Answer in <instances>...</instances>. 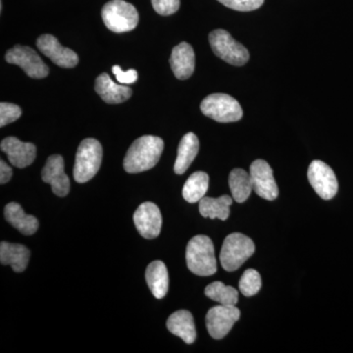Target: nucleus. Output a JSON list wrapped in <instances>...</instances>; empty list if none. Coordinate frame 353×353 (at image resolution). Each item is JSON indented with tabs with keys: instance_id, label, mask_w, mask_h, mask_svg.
I'll use <instances>...</instances> for the list:
<instances>
[{
	"instance_id": "obj_1",
	"label": "nucleus",
	"mask_w": 353,
	"mask_h": 353,
	"mask_svg": "<svg viewBox=\"0 0 353 353\" xmlns=\"http://www.w3.org/2000/svg\"><path fill=\"white\" fill-rule=\"evenodd\" d=\"M164 150L163 139L143 136L132 143L124 159V169L130 174L141 173L153 168Z\"/></svg>"
},
{
	"instance_id": "obj_2",
	"label": "nucleus",
	"mask_w": 353,
	"mask_h": 353,
	"mask_svg": "<svg viewBox=\"0 0 353 353\" xmlns=\"http://www.w3.org/2000/svg\"><path fill=\"white\" fill-rule=\"evenodd\" d=\"M188 268L194 275L208 277L217 272L214 245L206 236H196L189 241L185 252Z\"/></svg>"
},
{
	"instance_id": "obj_3",
	"label": "nucleus",
	"mask_w": 353,
	"mask_h": 353,
	"mask_svg": "<svg viewBox=\"0 0 353 353\" xmlns=\"http://www.w3.org/2000/svg\"><path fill=\"white\" fill-rule=\"evenodd\" d=\"M102 146L94 139H83L77 150L74 179L77 183H83L92 180L99 168L102 161Z\"/></svg>"
},
{
	"instance_id": "obj_4",
	"label": "nucleus",
	"mask_w": 353,
	"mask_h": 353,
	"mask_svg": "<svg viewBox=\"0 0 353 353\" xmlns=\"http://www.w3.org/2000/svg\"><path fill=\"white\" fill-rule=\"evenodd\" d=\"M254 252L255 245L252 239L240 233L229 234L221 250V265L228 272L238 270Z\"/></svg>"
},
{
	"instance_id": "obj_5",
	"label": "nucleus",
	"mask_w": 353,
	"mask_h": 353,
	"mask_svg": "<svg viewBox=\"0 0 353 353\" xmlns=\"http://www.w3.org/2000/svg\"><path fill=\"white\" fill-rule=\"evenodd\" d=\"M102 20L111 32L132 31L138 26L139 13L136 7L124 0H111L103 6Z\"/></svg>"
},
{
	"instance_id": "obj_6",
	"label": "nucleus",
	"mask_w": 353,
	"mask_h": 353,
	"mask_svg": "<svg viewBox=\"0 0 353 353\" xmlns=\"http://www.w3.org/2000/svg\"><path fill=\"white\" fill-rule=\"evenodd\" d=\"M201 109L204 115L219 123L238 122L243 114L239 101L225 94L208 95L202 101Z\"/></svg>"
},
{
	"instance_id": "obj_7",
	"label": "nucleus",
	"mask_w": 353,
	"mask_h": 353,
	"mask_svg": "<svg viewBox=\"0 0 353 353\" xmlns=\"http://www.w3.org/2000/svg\"><path fill=\"white\" fill-rule=\"evenodd\" d=\"M209 43L215 55L234 66H243L250 60V52L225 30H215L209 34Z\"/></svg>"
},
{
	"instance_id": "obj_8",
	"label": "nucleus",
	"mask_w": 353,
	"mask_h": 353,
	"mask_svg": "<svg viewBox=\"0 0 353 353\" xmlns=\"http://www.w3.org/2000/svg\"><path fill=\"white\" fill-rule=\"evenodd\" d=\"M6 59L8 63L21 67L32 79L46 78L50 72L38 53L29 46H14L7 51Z\"/></svg>"
},
{
	"instance_id": "obj_9",
	"label": "nucleus",
	"mask_w": 353,
	"mask_h": 353,
	"mask_svg": "<svg viewBox=\"0 0 353 353\" xmlns=\"http://www.w3.org/2000/svg\"><path fill=\"white\" fill-rule=\"evenodd\" d=\"M241 317L240 309L236 305H220L212 307L206 314V328L215 340L225 338Z\"/></svg>"
},
{
	"instance_id": "obj_10",
	"label": "nucleus",
	"mask_w": 353,
	"mask_h": 353,
	"mask_svg": "<svg viewBox=\"0 0 353 353\" xmlns=\"http://www.w3.org/2000/svg\"><path fill=\"white\" fill-rule=\"evenodd\" d=\"M308 180L316 194L325 201L333 199L338 192L336 176L331 167L320 160H314L309 165Z\"/></svg>"
},
{
	"instance_id": "obj_11",
	"label": "nucleus",
	"mask_w": 353,
	"mask_h": 353,
	"mask_svg": "<svg viewBox=\"0 0 353 353\" xmlns=\"http://www.w3.org/2000/svg\"><path fill=\"white\" fill-rule=\"evenodd\" d=\"M253 190L266 201H275L279 196V189L270 165L264 160H255L250 165Z\"/></svg>"
},
{
	"instance_id": "obj_12",
	"label": "nucleus",
	"mask_w": 353,
	"mask_h": 353,
	"mask_svg": "<svg viewBox=\"0 0 353 353\" xmlns=\"http://www.w3.org/2000/svg\"><path fill=\"white\" fill-rule=\"evenodd\" d=\"M134 222L139 233L146 240L157 238L161 232V212L153 202H145L139 206L134 214Z\"/></svg>"
},
{
	"instance_id": "obj_13",
	"label": "nucleus",
	"mask_w": 353,
	"mask_h": 353,
	"mask_svg": "<svg viewBox=\"0 0 353 353\" xmlns=\"http://www.w3.org/2000/svg\"><path fill=\"white\" fill-rule=\"evenodd\" d=\"M37 46L53 63L62 68H74L79 63L78 54L70 48H64L51 34H43L37 41Z\"/></svg>"
},
{
	"instance_id": "obj_14",
	"label": "nucleus",
	"mask_w": 353,
	"mask_h": 353,
	"mask_svg": "<svg viewBox=\"0 0 353 353\" xmlns=\"http://www.w3.org/2000/svg\"><path fill=\"white\" fill-rule=\"evenodd\" d=\"M44 183H50L52 192L57 196L64 197L70 192V180L64 172V159L61 155L54 154L48 157L46 166L41 171Z\"/></svg>"
},
{
	"instance_id": "obj_15",
	"label": "nucleus",
	"mask_w": 353,
	"mask_h": 353,
	"mask_svg": "<svg viewBox=\"0 0 353 353\" xmlns=\"http://www.w3.org/2000/svg\"><path fill=\"white\" fill-rule=\"evenodd\" d=\"M0 148L8 157L10 163L17 168L30 166L36 159V145L32 143H23L15 137L4 139Z\"/></svg>"
},
{
	"instance_id": "obj_16",
	"label": "nucleus",
	"mask_w": 353,
	"mask_h": 353,
	"mask_svg": "<svg viewBox=\"0 0 353 353\" xmlns=\"http://www.w3.org/2000/svg\"><path fill=\"white\" fill-rule=\"evenodd\" d=\"M171 68L179 80H187L194 74L196 67V55L194 48L188 43H181L172 50Z\"/></svg>"
},
{
	"instance_id": "obj_17",
	"label": "nucleus",
	"mask_w": 353,
	"mask_h": 353,
	"mask_svg": "<svg viewBox=\"0 0 353 353\" xmlns=\"http://www.w3.org/2000/svg\"><path fill=\"white\" fill-rule=\"evenodd\" d=\"M167 329L172 334L182 339L188 345H192L196 340V330L194 316L190 311L179 310L167 320Z\"/></svg>"
},
{
	"instance_id": "obj_18",
	"label": "nucleus",
	"mask_w": 353,
	"mask_h": 353,
	"mask_svg": "<svg viewBox=\"0 0 353 353\" xmlns=\"http://www.w3.org/2000/svg\"><path fill=\"white\" fill-rule=\"evenodd\" d=\"M95 92L109 104L122 103L128 101L132 94L131 88L114 83L106 73H102L97 77L95 81Z\"/></svg>"
},
{
	"instance_id": "obj_19",
	"label": "nucleus",
	"mask_w": 353,
	"mask_h": 353,
	"mask_svg": "<svg viewBox=\"0 0 353 353\" xmlns=\"http://www.w3.org/2000/svg\"><path fill=\"white\" fill-rule=\"evenodd\" d=\"M31 252L25 245L1 241L0 243V262L9 265L16 273H22L27 268Z\"/></svg>"
},
{
	"instance_id": "obj_20",
	"label": "nucleus",
	"mask_w": 353,
	"mask_h": 353,
	"mask_svg": "<svg viewBox=\"0 0 353 353\" xmlns=\"http://www.w3.org/2000/svg\"><path fill=\"white\" fill-rule=\"evenodd\" d=\"M4 216L9 224L25 236H32L38 231V219L34 216L26 214L19 203L10 202L7 204L4 209Z\"/></svg>"
},
{
	"instance_id": "obj_21",
	"label": "nucleus",
	"mask_w": 353,
	"mask_h": 353,
	"mask_svg": "<svg viewBox=\"0 0 353 353\" xmlns=\"http://www.w3.org/2000/svg\"><path fill=\"white\" fill-rule=\"evenodd\" d=\"M145 279L148 288L154 297L161 299L166 296L169 289V275L164 262L157 260L148 265Z\"/></svg>"
},
{
	"instance_id": "obj_22",
	"label": "nucleus",
	"mask_w": 353,
	"mask_h": 353,
	"mask_svg": "<svg viewBox=\"0 0 353 353\" xmlns=\"http://www.w3.org/2000/svg\"><path fill=\"white\" fill-rule=\"evenodd\" d=\"M199 150V139L194 132H188L181 139L178 148V157H176L174 171L178 175H182L189 169L190 164L196 159Z\"/></svg>"
},
{
	"instance_id": "obj_23",
	"label": "nucleus",
	"mask_w": 353,
	"mask_h": 353,
	"mask_svg": "<svg viewBox=\"0 0 353 353\" xmlns=\"http://www.w3.org/2000/svg\"><path fill=\"white\" fill-rule=\"evenodd\" d=\"M233 199L229 196H223L218 199L204 196L199 201V212L204 218L227 220L229 218L230 206L233 204Z\"/></svg>"
},
{
	"instance_id": "obj_24",
	"label": "nucleus",
	"mask_w": 353,
	"mask_h": 353,
	"mask_svg": "<svg viewBox=\"0 0 353 353\" xmlns=\"http://www.w3.org/2000/svg\"><path fill=\"white\" fill-rule=\"evenodd\" d=\"M229 185L234 201L243 203L253 190L252 176L243 169L236 168L230 173Z\"/></svg>"
},
{
	"instance_id": "obj_25",
	"label": "nucleus",
	"mask_w": 353,
	"mask_h": 353,
	"mask_svg": "<svg viewBox=\"0 0 353 353\" xmlns=\"http://www.w3.org/2000/svg\"><path fill=\"white\" fill-rule=\"evenodd\" d=\"M209 188V176L205 172H196L188 179L183 188V197L189 203H196L205 196Z\"/></svg>"
},
{
	"instance_id": "obj_26",
	"label": "nucleus",
	"mask_w": 353,
	"mask_h": 353,
	"mask_svg": "<svg viewBox=\"0 0 353 353\" xmlns=\"http://www.w3.org/2000/svg\"><path fill=\"white\" fill-rule=\"evenodd\" d=\"M205 296L222 305H236L239 301L238 290L222 282H214L205 288Z\"/></svg>"
},
{
	"instance_id": "obj_27",
	"label": "nucleus",
	"mask_w": 353,
	"mask_h": 353,
	"mask_svg": "<svg viewBox=\"0 0 353 353\" xmlns=\"http://www.w3.org/2000/svg\"><path fill=\"white\" fill-rule=\"evenodd\" d=\"M261 289V277L254 269H248L240 280V290L245 296H253Z\"/></svg>"
},
{
	"instance_id": "obj_28",
	"label": "nucleus",
	"mask_w": 353,
	"mask_h": 353,
	"mask_svg": "<svg viewBox=\"0 0 353 353\" xmlns=\"http://www.w3.org/2000/svg\"><path fill=\"white\" fill-rule=\"evenodd\" d=\"M22 115L19 106L13 103L1 102L0 103V127L6 126L10 123L15 122Z\"/></svg>"
},
{
	"instance_id": "obj_29",
	"label": "nucleus",
	"mask_w": 353,
	"mask_h": 353,
	"mask_svg": "<svg viewBox=\"0 0 353 353\" xmlns=\"http://www.w3.org/2000/svg\"><path fill=\"white\" fill-rule=\"evenodd\" d=\"M223 6L241 12L256 10L264 3V0H218Z\"/></svg>"
},
{
	"instance_id": "obj_30",
	"label": "nucleus",
	"mask_w": 353,
	"mask_h": 353,
	"mask_svg": "<svg viewBox=\"0 0 353 353\" xmlns=\"http://www.w3.org/2000/svg\"><path fill=\"white\" fill-rule=\"evenodd\" d=\"M153 8L162 16L176 13L180 8V0H152Z\"/></svg>"
},
{
	"instance_id": "obj_31",
	"label": "nucleus",
	"mask_w": 353,
	"mask_h": 353,
	"mask_svg": "<svg viewBox=\"0 0 353 353\" xmlns=\"http://www.w3.org/2000/svg\"><path fill=\"white\" fill-rule=\"evenodd\" d=\"M112 72L114 75L116 76V80L120 83H124V85H131V83H136V81L138 80V72L134 69L123 71L120 66L115 65V66H113Z\"/></svg>"
},
{
	"instance_id": "obj_32",
	"label": "nucleus",
	"mask_w": 353,
	"mask_h": 353,
	"mask_svg": "<svg viewBox=\"0 0 353 353\" xmlns=\"http://www.w3.org/2000/svg\"><path fill=\"white\" fill-rule=\"evenodd\" d=\"M12 174L11 167H9L3 160H1L0 161V183L4 185V183H8L12 178Z\"/></svg>"
}]
</instances>
